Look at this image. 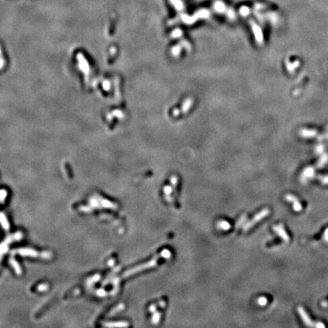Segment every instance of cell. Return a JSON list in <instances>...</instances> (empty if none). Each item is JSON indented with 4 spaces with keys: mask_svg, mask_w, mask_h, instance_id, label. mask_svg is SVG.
I'll list each match as a JSON object with an SVG mask.
<instances>
[{
    "mask_svg": "<svg viewBox=\"0 0 328 328\" xmlns=\"http://www.w3.org/2000/svg\"><path fill=\"white\" fill-rule=\"evenodd\" d=\"M269 213H270V211L268 209H263V210H262V211H261V212L258 213H257V214L256 215V216H255V217H254L250 222L247 223L245 226H244V227H243V230L246 231L248 229H251V227L253 226L255 223H258V222L261 221V220H263V218L267 217Z\"/></svg>",
    "mask_w": 328,
    "mask_h": 328,
    "instance_id": "1",
    "label": "cell"
},
{
    "mask_svg": "<svg viewBox=\"0 0 328 328\" xmlns=\"http://www.w3.org/2000/svg\"><path fill=\"white\" fill-rule=\"evenodd\" d=\"M159 257H155L154 259L149 261L148 263H144V264H142V265L139 266V267H135V268H134V269H133V270H130L129 271L126 273V276H129V275H131V274H133L134 273H136V272L140 271V270H143L148 269V268H150V267H154V266H156V263H157V261H158V259H159Z\"/></svg>",
    "mask_w": 328,
    "mask_h": 328,
    "instance_id": "2",
    "label": "cell"
},
{
    "mask_svg": "<svg viewBox=\"0 0 328 328\" xmlns=\"http://www.w3.org/2000/svg\"><path fill=\"white\" fill-rule=\"evenodd\" d=\"M298 312L299 313L300 316H301V318H302V320H303L304 323L305 324H307L308 326H311V327H313V326H315L313 323L312 322V320H311V319H310L309 316L308 315V314L306 313V312L305 311V309H304L302 307H298Z\"/></svg>",
    "mask_w": 328,
    "mask_h": 328,
    "instance_id": "3",
    "label": "cell"
},
{
    "mask_svg": "<svg viewBox=\"0 0 328 328\" xmlns=\"http://www.w3.org/2000/svg\"><path fill=\"white\" fill-rule=\"evenodd\" d=\"M285 198L287 199L288 201L293 203V209L295 211H302V204H300V202L298 201V200H297V198H296V197L293 196V195H292V194H287V195L285 196Z\"/></svg>",
    "mask_w": 328,
    "mask_h": 328,
    "instance_id": "4",
    "label": "cell"
},
{
    "mask_svg": "<svg viewBox=\"0 0 328 328\" xmlns=\"http://www.w3.org/2000/svg\"><path fill=\"white\" fill-rule=\"evenodd\" d=\"M273 229H275L276 232H277V233L278 234H279V235L284 239V240H285V241H288V240H289V236H288V235L286 234V233H285V231L284 230L283 227L282 225H279V226H274L273 227Z\"/></svg>",
    "mask_w": 328,
    "mask_h": 328,
    "instance_id": "5",
    "label": "cell"
},
{
    "mask_svg": "<svg viewBox=\"0 0 328 328\" xmlns=\"http://www.w3.org/2000/svg\"><path fill=\"white\" fill-rule=\"evenodd\" d=\"M230 224L227 221L222 220L220 223H218V227L220 229H223V230H228L230 228Z\"/></svg>",
    "mask_w": 328,
    "mask_h": 328,
    "instance_id": "6",
    "label": "cell"
},
{
    "mask_svg": "<svg viewBox=\"0 0 328 328\" xmlns=\"http://www.w3.org/2000/svg\"><path fill=\"white\" fill-rule=\"evenodd\" d=\"M160 318V313H159V312H154V317L152 318V321H153V323H154V324H157V323H159Z\"/></svg>",
    "mask_w": 328,
    "mask_h": 328,
    "instance_id": "7",
    "label": "cell"
},
{
    "mask_svg": "<svg viewBox=\"0 0 328 328\" xmlns=\"http://www.w3.org/2000/svg\"><path fill=\"white\" fill-rule=\"evenodd\" d=\"M257 302H258V304H259L260 305L263 306L267 304V299L265 297H260L259 298H258V300H257Z\"/></svg>",
    "mask_w": 328,
    "mask_h": 328,
    "instance_id": "8",
    "label": "cell"
},
{
    "mask_svg": "<svg viewBox=\"0 0 328 328\" xmlns=\"http://www.w3.org/2000/svg\"><path fill=\"white\" fill-rule=\"evenodd\" d=\"M149 309H150V312H152V313H154V312H156V305H154V304H152L150 306Z\"/></svg>",
    "mask_w": 328,
    "mask_h": 328,
    "instance_id": "9",
    "label": "cell"
},
{
    "mask_svg": "<svg viewBox=\"0 0 328 328\" xmlns=\"http://www.w3.org/2000/svg\"><path fill=\"white\" fill-rule=\"evenodd\" d=\"M245 218H246V216H245H245L243 217V218L240 219V220H239V222H238V223H237V224H236V227H239V226H241V225H242V223H244V222H245Z\"/></svg>",
    "mask_w": 328,
    "mask_h": 328,
    "instance_id": "10",
    "label": "cell"
},
{
    "mask_svg": "<svg viewBox=\"0 0 328 328\" xmlns=\"http://www.w3.org/2000/svg\"><path fill=\"white\" fill-rule=\"evenodd\" d=\"M324 239L327 242H328V228L326 229L325 233H324Z\"/></svg>",
    "mask_w": 328,
    "mask_h": 328,
    "instance_id": "11",
    "label": "cell"
},
{
    "mask_svg": "<svg viewBox=\"0 0 328 328\" xmlns=\"http://www.w3.org/2000/svg\"><path fill=\"white\" fill-rule=\"evenodd\" d=\"M315 327H325V325L324 324H323L322 323H318V324H315Z\"/></svg>",
    "mask_w": 328,
    "mask_h": 328,
    "instance_id": "12",
    "label": "cell"
},
{
    "mask_svg": "<svg viewBox=\"0 0 328 328\" xmlns=\"http://www.w3.org/2000/svg\"><path fill=\"white\" fill-rule=\"evenodd\" d=\"M165 305H166L165 301H161V302H159V305H160V307H162V308H163L164 306H165Z\"/></svg>",
    "mask_w": 328,
    "mask_h": 328,
    "instance_id": "13",
    "label": "cell"
},
{
    "mask_svg": "<svg viewBox=\"0 0 328 328\" xmlns=\"http://www.w3.org/2000/svg\"><path fill=\"white\" fill-rule=\"evenodd\" d=\"M324 183H328V178H324Z\"/></svg>",
    "mask_w": 328,
    "mask_h": 328,
    "instance_id": "14",
    "label": "cell"
}]
</instances>
